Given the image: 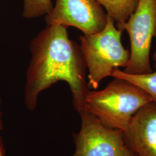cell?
Wrapping results in <instances>:
<instances>
[{
  "instance_id": "6da1fadb",
  "label": "cell",
  "mask_w": 156,
  "mask_h": 156,
  "mask_svg": "<svg viewBox=\"0 0 156 156\" xmlns=\"http://www.w3.org/2000/svg\"><path fill=\"white\" fill-rule=\"evenodd\" d=\"M29 49L31 58L24 95L27 109L34 111L39 94L62 81L69 87L76 111H83L90 90L86 79V64L80 45L69 38L67 27L46 26L31 41Z\"/></svg>"
},
{
  "instance_id": "7a4b0ae2",
  "label": "cell",
  "mask_w": 156,
  "mask_h": 156,
  "mask_svg": "<svg viewBox=\"0 0 156 156\" xmlns=\"http://www.w3.org/2000/svg\"><path fill=\"white\" fill-rule=\"evenodd\" d=\"M153 102L144 90L126 80L114 78L100 90H89L84 110L106 126L125 131L134 115Z\"/></svg>"
},
{
  "instance_id": "3957f363",
  "label": "cell",
  "mask_w": 156,
  "mask_h": 156,
  "mask_svg": "<svg viewBox=\"0 0 156 156\" xmlns=\"http://www.w3.org/2000/svg\"><path fill=\"white\" fill-rule=\"evenodd\" d=\"M122 32L108 15L106 25L102 30L80 36V46L88 71L89 89H97L101 82L111 76L115 69L127 66L130 53L122 44Z\"/></svg>"
},
{
  "instance_id": "277c9868",
  "label": "cell",
  "mask_w": 156,
  "mask_h": 156,
  "mask_svg": "<svg viewBox=\"0 0 156 156\" xmlns=\"http://www.w3.org/2000/svg\"><path fill=\"white\" fill-rule=\"evenodd\" d=\"M130 40V56L124 73L140 75L152 73L151 49L156 34V0H139L128 20L119 28Z\"/></svg>"
},
{
  "instance_id": "5b68a950",
  "label": "cell",
  "mask_w": 156,
  "mask_h": 156,
  "mask_svg": "<svg viewBox=\"0 0 156 156\" xmlns=\"http://www.w3.org/2000/svg\"><path fill=\"white\" fill-rule=\"evenodd\" d=\"M79 113L81 127L74 134L73 156H138L126 145L123 131L106 126L87 112Z\"/></svg>"
},
{
  "instance_id": "8992f818",
  "label": "cell",
  "mask_w": 156,
  "mask_h": 156,
  "mask_svg": "<svg viewBox=\"0 0 156 156\" xmlns=\"http://www.w3.org/2000/svg\"><path fill=\"white\" fill-rule=\"evenodd\" d=\"M45 17L46 26L73 27L83 34H91L105 27L108 15L95 0H56Z\"/></svg>"
},
{
  "instance_id": "52a82bcc",
  "label": "cell",
  "mask_w": 156,
  "mask_h": 156,
  "mask_svg": "<svg viewBox=\"0 0 156 156\" xmlns=\"http://www.w3.org/2000/svg\"><path fill=\"white\" fill-rule=\"evenodd\" d=\"M127 146L138 156H156V103L140 108L123 132Z\"/></svg>"
},
{
  "instance_id": "ba28073f",
  "label": "cell",
  "mask_w": 156,
  "mask_h": 156,
  "mask_svg": "<svg viewBox=\"0 0 156 156\" xmlns=\"http://www.w3.org/2000/svg\"><path fill=\"white\" fill-rule=\"evenodd\" d=\"M106 14L115 21L117 28L120 27L135 10L139 0H95Z\"/></svg>"
},
{
  "instance_id": "9c48e42d",
  "label": "cell",
  "mask_w": 156,
  "mask_h": 156,
  "mask_svg": "<svg viewBox=\"0 0 156 156\" xmlns=\"http://www.w3.org/2000/svg\"><path fill=\"white\" fill-rule=\"evenodd\" d=\"M111 76L124 79L135 84L149 95L153 102L156 103V69L149 73L134 75L116 69L113 71Z\"/></svg>"
},
{
  "instance_id": "30bf717a",
  "label": "cell",
  "mask_w": 156,
  "mask_h": 156,
  "mask_svg": "<svg viewBox=\"0 0 156 156\" xmlns=\"http://www.w3.org/2000/svg\"><path fill=\"white\" fill-rule=\"evenodd\" d=\"M53 7L51 0H23V17L33 19L45 16Z\"/></svg>"
},
{
  "instance_id": "8fae6325",
  "label": "cell",
  "mask_w": 156,
  "mask_h": 156,
  "mask_svg": "<svg viewBox=\"0 0 156 156\" xmlns=\"http://www.w3.org/2000/svg\"><path fill=\"white\" fill-rule=\"evenodd\" d=\"M1 104V99L0 98V106ZM3 129V122H2V112L1 111V108H0V130Z\"/></svg>"
},
{
  "instance_id": "7c38bea8",
  "label": "cell",
  "mask_w": 156,
  "mask_h": 156,
  "mask_svg": "<svg viewBox=\"0 0 156 156\" xmlns=\"http://www.w3.org/2000/svg\"><path fill=\"white\" fill-rule=\"evenodd\" d=\"M0 156H5L4 151L3 150V147H2V145L1 144H0Z\"/></svg>"
},
{
  "instance_id": "4fadbf2b",
  "label": "cell",
  "mask_w": 156,
  "mask_h": 156,
  "mask_svg": "<svg viewBox=\"0 0 156 156\" xmlns=\"http://www.w3.org/2000/svg\"><path fill=\"white\" fill-rule=\"evenodd\" d=\"M156 38V37H155ZM153 60H154V63H155V66H156V49H155V51H154V54H153Z\"/></svg>"
}]
</instances>
